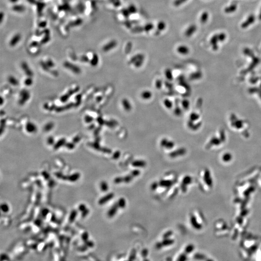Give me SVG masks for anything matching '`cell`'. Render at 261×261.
Returning <instances> with one entry per match:
<instances>
[{
  "label": "cell",
  "instance_id": "obj_1",
  "mask_svg": "<svg viewBox=\"0 0 261 261\" xmlns=\"http://www.w3.org/2000/svg\"><path fill=\"white\" fill-rule=\"evenodd\" d=\"M160 146L162 148H166L168 150H170V149H171L173 148H174V143L172 140H169L167 138H164L160 140Z\"/></svg>",
  "mask_w": 261,
  "mask_h": 261
},
{
  "label": "cell",
  "instance_id": "obj_2",
  "mask_svg": "<svg viewBox=\"0 0 261 261\" xmlns=\"http://www.w3.org/2000/svg\"><path fill=\"white\" fill-rule=\"evenodd\" d=\"M133 176L130 174L129 175H127L124 177H117L115 178L114 180V182L116 184L121 183L122 182L124 183H129L134 178Z\"/></svg>",
  "mask_w": 261,
  "mask_h": 261
},
{
  "label": "cell",
  "instance_id": "obj_3",
  "mask_svg": "<svg viewBox=\"0 0 261 261\" xmlns=\"http://www.w3.org/2000/svg\"><path fill=\"white\" fill-rule=\"evenodd\" d=\"M114 197V194L113 193H109L106 196L102 197L99 200L98 203L100 205H103L109 201Z\"/></svg>",
  "mask_w": 261,
  "mask_h": 261
},
{
  "label": "cell",
  "instance_id": "obj_4",
  "mask_svg": "<svg viewBox=\"0 0 261 261\" xmlns=\"http://www.w3.org/2000/svg\"><path fill=\"white\" fill-rule=\"evenodd\" d=\"M117 42L116 40H112L103 46L102 50L105 52L115 48Z\"/></svg>",
  "mask_w": 261,
  "mask_h": 261
},
{
  "label": "cell",
  "instance_id": "obj_5",
  "mask_svg": "<svg viewBox=\"0 0 261 261\" xmlns=\"http://www.w3.org/2000/svg\"><path fill=\"white\" fill-rule=\"evenodd\" d=\"M118 208H120L118 206V203H115L108 210V216L109 218L114 217L116 213L117 212Z\"/></svg>",
  "mask_w": 261,
  "mask_h": 261
},
{
  "label": "cell",
  "instance_id": "obj_6",
  "mask_svg": "<svg viewBox=\"0 0 261 261\" xmlns=\"http://www.w3.org/2000/svg\"><path fill=\"white\" fill-rule=\"evenodd\" d=\"M255 16H254V15L252 14V15L248 17V19L246 20L242 24V25H241L242 28H246V27H248L250 24H252L254 23V21H255Z\"/></svg>",
  "mask_w": 261,
  "mask_h": 261
},
{
  "label": "cell",
  "instance_id": "obj_7",
  "mask_svg": "<svg viewBox=\"0 0 261 261\" xmlns=\"http://www.w3.org/2000/svg\"><path fill=\"white\" fill-rule=\"evenodd\" d=\"M186 150L184 148H180L178 150H176L175 151L171 152L169 154V156L172 158H176V157H177L178 156L183 155L184 154H185L186 153Z\"/></svg>",
  "mask_w": 261,
  "mask_h": 261
},
{
  "label": "cell",
  "instance_id": "obj_8",
  "mask_svg": "<svg viewBox=\"0 0 261 261\" xmlns=\"http://www.w3.org/2000/svg\"><path fill=\"white\" fill-rule=\"evenodd\" d=\"M197 27L195 25H191L190 26L185 32V36L189 37L192 36L196 30Z\"/></svg>",
  "mask_w": 261,
  "mask_h": 261
},
{
  "label": "cell",
  "instance_id": "obj_9",
  "mask_svg": "<svg viewBox=\"0 0 261 261\" xmlns=\"http://www.w3.org/2000/svg\"><path fill=\"white\" fill-rule=\"evenodd\" d=\"M218 34L214 35L213 36L211 39H210V43L211 44L212 46V48L214 50H217L218 48Z\"/></svg>",
  "mask_w": 261,
  "mask_h": 261
},
{
  "label": "cell",
  "instance_id": "obj_10",
  "mask_svg": "<svg viewBox=\"0 0 261 261\" xmlns=\"http://www.w3.org/2000/svg\"><path fill=\"white\" fill-rule=\"evenodd\" d=\"M188 48L184 45H181L177 48V51L178 53L182 55H187L189 53Z\"/></svg>",
  "mask_w": 261,
  "mask_h": 261
},
{
  "label": "cell",
  "instance_id": "obj_11",
  "mask_svg": "<svg viewBox=\"0 0 261 261\" xmlns=\"http://www.w3.org/2000/svg\"><path fill=\"white\" fill-rule=\"evenodd\" d=\"M122 105L123 106V108L126 111H130L132 109V106L130 104V102L129 101L128 99L124 98L123 99L122 101Z\"/></svg>",
  "mask_w": 261,
  "mask_h": 261
},
{
  "label": "cell",
  "instance_id": "obj_12",
  "mask_svg": "<svg viewBox=\"0 0 261 261\" xmlns=\"http://www.w3.org/2000/svg\"><path fill=\"white\" fill-rule=\"evenodd\" d=\"M160 186L162 187H170L173 184V181L170 180H162L159 183Z\"/></svg>",
  "mask_w": 261,
  "mask_h": 261
},
{
  "label": "cell",
  "instance_id": "obj_13",
  "mask_svg": "<svg viewBox=\"0 0 261 261\" xmlns=\"http://www.w3.org/2000/svg\"><path fill=\"white\" fill-rule=\"evenodd\" d=\"M152 92L148 90H144L141 94V96L142 98L146 100L150 99L152 97Z\"/></svg>",
  "mask_w": 261,
  "mask_h": 261
},
{
  "label": "cell",
  "instance_id": "obj_14",
  "mask_svg": "<svg viewBox=\"0 0 261 261\" xmlns=\"http://www.w3.org/2000/svg\"><path fill=\"white\" fill-rule=\"evenodd\" d=\"M21 35L20 34H16V35H15L13 38L11 40L10 42V45L12 46H15L16 44L18 43L19 41L21 39Z\"/></svg>",
  "mask_w": 261,
  "mask_h": 261
},
{
  "label": "cell",
  "instance_id": "obj_15",
  "mask_svg": "<svg viewBox=\"0 0 261 261\" xmlns=\"http://www.w3.org/2000/svg\"><path fill=\"white\" fill-rule=\"evenodd\" d=\"M146 162L143 160H136L132 162V166L136 167H143L146 166Z\"/></svg>",
  "mask_w": 261,
  "mask_h": 261
},
{
  "label": "cell",
  "instance_id": "obj_16",
  "mask_svg": "<svg viewBox=\"0 0 261 261\" xmlns=\"http://www.w3.org/2000/svg\"><path fill=\"white\" fill-rule=\"evenodd\" d=\"M80 176V174L79 173H76L68 176V180L71 182H75L77 181Z\"/></svg>",
  "mask_w": 261,
  "mask_h": 261
},
{
  "label": "cell",
  "instance_id": "obj_17",
  "mask_svg": "<svg viewBox=\"0 0 261 261\" xmlns=\"http://www.w3.org/2000/svg\"><path fill=\"white\" fill-rule=\"evenodd\" d=\"M162 245V246H166L172 245L174 243V240L173 239L169 238H164L163 241L160 242Z\"/></svg>",
  "mask_w": 261,
  "mask_h": 261
},
{
  "label": "cell",
  "instance_id": "obj_18",
  "mask_svg": "<svg viewBox=\"0 0 261 261\" xmlns=\"http://www.w3.org/2000/svg\"><path fill=\"white\" fill-rule=\"evenodd\" d=\"M237 6L236 4H232L228 7H227L225 9V12L226 13H230L234 12L236 9Z\"/></svg>",
  "mask_w": 261,
  "mask_h": 261
},
{
  "label": "cell",
  "instance_id": "obj_19",
  "mask_svg": "<svg viewBox=\"0 0 261 261\" xmlns=\"http://www.w3.org/2000/svg\"><path fill=\"white\" fill-rule=\"evenodd\" d=\"M13 10L18 12H22L25 10V8L22 5H16L13 7Z\"/></svg>",
  "mask_w": 261,
  "mask_h": 261
},
{
  "label": "cell",
  "instance_id": "obj_20",
  "mask_svg": "<svg viewBox=\"0 0 261 261\" xmlns=\"http://www.w3.org/2000/svg\"><path fill=\"white\" fill-rule=\"evenodd\" d=\"M77 214H78V212H77L76 210H72V211L70 213L69 218V222H74V220H75L76 217L77 216Z\"/></svg>",
  "mask_w": 261,
  "mask_h": 261
},
{
  "label": "cell",
  "instance_id": "obj_21",
  "mask_svg": "<svg viewBox=\"0 0 261 261\" xmlns=\"http://www.w3.org/2000/svg\"><path fill=\"white\" fill-rule=\"evenodd\" d=\"M208 12H204L202 13V15L201 16L200 18V22L202 23H205L208 20Z\"/></svg>",
  "mask_w": 261,
  "mask_h": 261
},
{
  "label": "cell",
  "instance_id": "obj_22",
  "mask_svg": "<svg viewBox=\"0 0 261 261\" xmlns=\"http://www.w3.org/2000/svg\"><path fill=\"white\" fill-rule=\"evenodd\" d=\"M118 205V206L120 208H123L125 207L126 206V200L124 198H120L118 202H117Z\"/></svg>",
  "mask_w": 261,
  "mask_h": 261
},
{
  "label": "cell",
  "instance_id": "obj_23",
  "mask_svg": "<svg viewBox=\"0 0 261 261\" xmlns=\"http://www.w3.org/2000/svg\"><path fill=\"white\" fill-rule=\"evenodd\" d=\"M100 188L103 192H106L108 190V184L106 181H102L100 184Z\"/></svg>",
  "mask_w": 261,
  "mask_h": 261
},
{
  "label": "cell",
  "instance_id": "obj_24",
  "mask_svg": "<svg viewBox=\"0 0 261 261\" xmlns=\"http://www.w3.org/2000/svg\"><path fill=\"white\" fill-rule=\"evenodd\" d=\"M141 58H144V55H143L142 54H138L136 56H134L133 58H131L130 60V63L132 64H134L135 62H136V60H138L139 59H141Z\"/></svg>",
  "mask_w": 261,
  "mask_h": 261
},
{
  "label": "cell",
  "instance_id": "obj_25",
  "mask_svg": "<svg viewBox=\"0 0 261 261\" xmlns=\"http://www.w3.org/2000/svg\"><path fill=\"white\" fill-rule=\"evenodd\" d=\"M166 28V24L164 22L161 21L158 23L157 28L160 31L164 30Z\"/></svg>",
  "mask_w": 261,
  "mask_h": 261
},
{
  "label": "cell",
  "instance_id": "obj_26",
  "mask_svg": "<svg viewBox=\"0 0 261 261\" xmlns=\"http://www.w3.org/2000/svg\"><path fill=\"white\" fill-rule=\"evenodd\" d=\"M153 28H154V26H153V24L148 23V24L146 25L144 27V30L146 32H148L152 30V29H153Z\"/></svg>",
  "mask_w": 261,
  "mask_h": 261
},
{
  "label": "cell",
  "instance_id": "obj_27",
  "mask_svg": "<svg viewBox=\"0 0 261 261\" xmlns=\"http://www.w3.org/2000/svg\"><path fill=\"white\" fill-rule=\"evenodd\" d=\"M164 104L166 106V107L167 108H171L173 106V104L171 101L168 100V99H166L164 101Z\"/></svg>",
  "mask_w": 261,
  "mask_h": 261
},
{
  "label": "cell",
  "instance_id": "obj_28",
  "mask_svg": "<svg viewBox=\"0 0 261 261\" xmlns=\"http://www.w3.org/2000/svg\"><path fill=\"white\" fill-rule=\"evenodd\" d=\"M128 9L129 10L130 14H134V13H136L137 11L136 7L135 6H134L133 4L130 5L128 7Z\"/></svg>",
  "mask_w": 261,
  "mask_h": 261
},
{
  "label": "cell",
  "instance_id": "obj_29",
  "mask_svg": "<svg viewBox=\"0 0 261 261\" xmlns=\"http://www.w3.org/2000/svg\"><path fill=\"white\" fill-rule=\"evenodd\" d=\"M144 30V27H134V28L132 30V31L133 32H135V33H138V32H143Z\"/></svg>",
  "mask_w": 261,
  "mask_h": 261
},
{
  "label": "cell",
  "instance_id": "obj_30",
  "mask_svg": "<svg viewBox=\"0 0 261 261\" xmlns=\"http://www.w3.org/2000/svg\"><path fill=\"white\" fill-rule=\"evenodd\" d=\"M192 181V179L190 178V177L188 176H185L183 180V181H182V183L187 185L189 183H190V182Z\"/></svg>",
  "mask_w": 261,
  "mask_h": 261
},
{
  "label": "cell",
  "instance_id": "obj_31",
  "mask_svg": "<svg viewBox=\"0 0 261 261\" xmlns=\"http://www.w3.org/2000/svg\"><path fill=\"white\" fill-rule=\"evenodd\" d=\"M218 41H220V42H223L226 39V34L224 33L220 34H218Z\"/></svg>",
  "mask_w": 261,
  "mask_h": 261
},
{
  "label": "cell",
  "instance_id": "obj_32",
  "mask_svg": "<svg viewBox=\"0 0 261 261\" xmlns=\"http://www.w3.org/2000/svg\"><path fill=\"white\" fill-rule=\"evenodd\" d=\"M9 206L6 204H3L1 205V210L4 212H7L9 211Z\"/></svg>",
  "mask_w": 261,
  "mask_h": 261
},
{
  "label": "cell",
  "instance_id": "obj_33",
  "mask_svg": "<svg viewBox=\"0 0 261 261\" xmlns=\"http://www.w3.org/2000/svg\"><path fill=\"white\" fill-rule=\"evenodd\" d=\"M190 221H191V223L192 225L196 228H198L199 227V225H198V224L196 223V218L194 217V216H192L190 218Z\"/></svg>",
  "mask_w": 261,
  "mask_h": 261
},
{
  "label": "cell",
  "instance_id": "obj_34",
  "mask_svg": "<svg viewBox=\"0 0 261 261\" xmlns=\"http://www.w3.org/2000/svg\"><path fill=\"white\" fill-rule=\"evenodd\" d=\"M194 249V246L192 245H189L188 246H186L185 250V252L186 254L190 253Z\"/></svg>",
  "mask_w": 261,
  "mask_h": 261
},
{
  "label": "cell",
  "instance_id": "obj_35",
  "mask_svg": "<svg viewBox=\"0 0 261 261\" xmlns=\"http://www.w3.org/2000/svg\"><path fill=\"white\" fill-rule=\"evenodd\" d=\"M187 0H176L174 2V5L176 6H178L183 3H184Z\"/></svg>",
  "mask_w": 261,
  "mask_h": 261
},
{
  "label": "cell",
  "instance_id": "obj_36",
  "mask_svg": "<svg viewBox=\"0 0 261 261\" xmlns=\"http://www.w3.org/2000/svg\"><path fill=\"white\" fill-rule=\"evenodd\" d=\"M244 53L246 55H247L250 56H254V53L252 52V51L251 50H250L248 49V48H246L244 50Z\"/></svg>",
  "mask_w": 261,
  "mask_h": 261
},
{
  "label": "cell",
  "instance_id": "obj_37",
  "mask_svg": "<svg viewBox=\"0 0 261 261\" xmlns=\"http://www.w3.org/2000/svg\"><path fill=\"white\" fill-rule=\"evenodd\" d=\"M186 260H187V256L186 253L181 254L178 259V261H185Z\"/></svg>",
  "mask_w": 261,
  "mask_h": 261
},
{
  "label": "cell",
  "instance_id": "obj_38",
  "mask_svg": "<svg viewBox=\"0 0 261 261\" xmlns=\"http://www.w3.org/2000/svg\"><path fill=\"white\" fill-rule=\"evenodd\" d=\"M122 14H123V16L126 17V18H128L130 14V12H129V10L128 9H123L122 11Z\"/></svg>",
  "mask_w": 261,
  "mask_h": 261
},
{
  "label": "cell",
  "instance_id": "obj_39",
  "mask_svg": "<svg viewBox=\"0 0 261 261\" xmlns=\"http://www.w3.org/2000/svg\"><path fill=\"white\" fill-rule=\"evenodd\" d=\"M81 238H82V240L84 242L87 241V240H88V233L86 232H83L82 234L81 235Z\"/></svg>",
  "mask_w": 261,
  "mask_h": 261
},
{
  "label": "cell",
  "instance_id": "obj_40",
  "mask_svg": "<svg viewBox=\"0 0 261 261\" xmlns=\"http://www.w3.org/2000/svg\"><path fill=\"white\" fill-rule=\"evenodd\" d=\"M172 234H173V232H172V231H169L167 232H166V233L164 234L163 237H164V238H170V237L172 235Z\"/></svg>",
  "mask_w": 261,
  "mask_h": 261
},
{
  "label": "cell",
  "instance_id": "obj_41",
  "mask_svg": "<svg viewBox=\"0 0 261 261\" xmlns=\"http://www.w3.org/2000/svg\"><path fill=\"white\" fill-rule=\"evenodd\" d=\"M136 250H133L132 251V253L130 254V256L129 260H134L135 258H136Z\"/></svg>",
  "mask_w": 261,
  "mask_h": 261
},
{
  "label": "cell",
  "instance_id": "obj_42",
  "mask_svg": "<svg viewBox=\"0 0 261 261\" xmlns=\"http://www.w3.org/2000/svg\"><path fill=\"white\" fill-rule=\"evenodd\" d=\"M130 174H132L134 178L136 176H139L140 174V171H139L138 170H134V171H132Z\"/></svg>",
  "mask_w": 261,
  "mask_h": 261
},
{
  "label": "cell",
  "instance_id": "obj_43",
  "mask_svg": "<svg viewBox=\"0 0 261 261\" xmlns=\"http://www.w3.org/2000/svg\"><path fill=\"white\" fill-rule=\"evenodd\" d=\"M56 175L58 178H62V180H68V176H64L62 174H60V173H56Z\"/></svg>",
  "mask_w": 261,
  "mask_h": 261
},
{
  "label": "cell",
  "instance_id": "obj_44",
  "mask_svg": "<svg viewBox=\"0 0 261 261\" xmlns=\"http://www.w3.org/2000/svg\"><path fill=\"white\" fill-rule=\"evenodd\" d=\"M172 72L171 71V70H167L166 71V77H167V78H172Z\"/></svg>",
  "mask_w": 261,
  "mask_h": 261
},
{
  "label": "cell",
  "instance_id": "obj_45",
  "mask_svg": "<svg viewBox=\"0 0 261 261\" xmlns=\"http://www.w3.org/2000/svg\"><path fill=\"white\" fill-rule=\"evenodd\" d=\"M48 213H49V210H48L46 208L44 209L43 210H42V215L44 217H46L48 215Z\"/></svg>",
  "mask_w": 261,
  "mask_h": 261
},
{
  "label": "cell",
  "instance_id": "obj_46",
  "mask_svg": "<svg viewBox=\"0 0 261 261\" xmlns=\"http://www.w3.org/2000/svg\"><path fill=\"white\" fill-rule=\"evenodd\" d=\"M85 242L86 243V246H89L90 248H92V247H93V246H94V242L91 241L87 240V241H86Z\"/></svg>",
  "mask_w": 261,
  "mask_h": 261
},
{
  "label": "cell",
  "instance_id": "obj_47",
  "mask_svg": "<svg viewBox=\"0 0 261 261\" xmlns=\"http://www.w3.org/2000/svg\"><path fill=\"white\" fill-rule=\"evenodd\" d=\"M78 209H79V210L81 212H82V211H84V210H86L87 209L86 208V206L84 204H80V206H79Z\"/></svg>",
  "mask_w": 261,
  "mask_h": 261
},
{
  "label": "cell",
  "instance_id": "obj_48",
  "mask_svg": "<svg viewBox=\"0 0 261 261\" xmlns=\"http://www.w3.org/2000/svg\"><path fill=\"white\" fill-rule=\"evenodd\" d=\"M88 213H89V210H88V209H86V210L82 211V215H81L82 217L85 218V217H86L87 215L88 214Z\"/></svg>",
  "mask_w": 261,
  "mask_h": 261
},
{
  "label": "cell",
  "instance_id": "obj_49",
  "mask_svg": "<svg viewBox=\"0 0 261 261\" xmlns=\"http://www.w3.org/2000/svg\"><path fill=\"white\" fill-rule=\"evenodd\" d=\"M132 44H127V46L126 47V50L125 51L127 52V53H129L130 50H131V48H132Z\"/></svg>",
  "mask_w": 261,
  "mask_h": 261
},
{
  "label": "cell",
  "instance_id": "obj_50",
  "mask_svg": "<svg viewBox=\"0 0 261 261\" xmlns=\"http://www.w3.org/2000/svg\"><path fill=\"white\" fill-rule=\"evenodd\" d=\"M120 152H115V153L113 155V158L114 159H117L119 158L120 156Z\"/></svg>",
  "mask_w": 261,
  "mask_h": 261
},
{
  "label": "cell",
  "instance_id": "obj_51",
  "mask_svg": "<svg viewBox=\"0 0 261 261\" xmlns=\"http://www.w3.org/2000/svg\"><path fill=\"white\" fill-rule=\"evenodd\" d=\"M158 185V184L157 183H153L152 185V186H151V188H152V190H156L157 188V186Z\"/></svg>",
  "mask_w": 261,
  "mask_h": 261
},
{
  "label": "cell",
  "instance_id": "obj_52",
  "mask_svg": "<svg viewBox=\"0 0 261 261\" xmlns=\"http://www.w3.org/2000/svg\"><path fill=\"white\" fill-rule=\"evenodd\" d=\"M148 250H146V249L142 251V255L143 256H146L148 255Z\"/></svg>",
  "mask_w": 261,
  "mask_h": 261
},
{
  "label": "cell",
  "instance_id": "obj_53",
  "mask_svg": "<svg viewBox=\"0 0 261 261\" xmlns=\"http://www.w3.org/2000/svg\"><path fill=\"white\" fill-rule=\"evenodd\" d=\"M42 174L44 176L45 178L46 179H48V178H49V177H50L49 174H48V173H46V172H44L43 173H42Z\"/></svg>",
  "mask_w": 261,
  "mask_h": 261
},
{
  "label": "cell",
  "instance_id": "obj_54",
  "mask_svg": "<svg viewBox=\"0 0 261 261\" xmlns=\"http://www.w3.org/2000/svg\"><path fill=\"white\" fill-rule=\"evenodd\" d=\"M125 26L127 28H130V26H131L130 22H129V21H126V22H125Z\"/></svg>",
  "mask_w": 261,
  "mask_h": 261
},
{
  "label": "cell",
  "instance_id": "obj_55",
  "mask_svg": "<svg viewBox=\"0 0 261 261\" xmlns=\"http://www.w3.org/2000/svg\"><path fill=\"white\" fill-rule=\"evenodd\" d=\"M11 2H13V3H15V2H16L18 0H9Z\"/></svg>",
  "mask_w": 261,
  "mask_h": 261
},
{
  "label": "cell",
  "instance_id": "obj_56",
  "mask_svg": "<svg viewBox=\"0 0 261 261\" xmlns=\"http://www.w3.org/2000/svg\"><path fill=\"white\" fill-rule=\"evenodd\" d=\"M259 18H260V20H261V14H260V16H259Z\"/></svg>",
  "mask_w": 261,
  "mask_h": 261
}]
</instances>
